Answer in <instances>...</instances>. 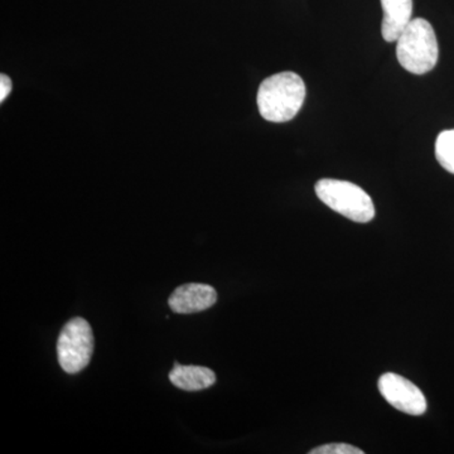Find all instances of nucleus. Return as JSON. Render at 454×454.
<instances>
[{
	"label": "nucleus",
	"mask_w": 454,
	"mask_h": 454,
	"mask_svg": "<svg viewBox=\"0 0 454 454\" xmlns=\"http://www.w3.org/2000/svg\"><path fill=\"white\" fill-rule=\"evenodd\" d=\"M310 454H364L360 448L351 446L346 443L325 444V446L317 447L310 450Z\"/></svg>",
	"instance_id": "9d476101"
},
{
	"label": "nucleus",
	"mask_w": 454,
	"mask_h": 454,
	"mask_svg": "<svg viewBox=\"0 0 454 454\" xmlns=\"http://www.w3.org/2000/svg\"><path fill=\"white\" fill-rule=\"evenodd\" d=\"M12 80L9 79L7 74H0V101H4L12 91Z\"/></svg>",
	"instance_id": "9b49d317"
},
{
	"label": "nucleus",
	"mask_w": 454,
	"mask_h": 454,
	"mask_svg": "<svg viewBox=\"0 0 454 454\" xmlns=\"http://www.w3.org/2000/svg\"><path fill=\"white\" fill-rule=\"evenodd\" d=\"M217 301V293L207 284L188 283L178 286L168 300L169 309L179 315L202 312Z\"/></svg>",
	"instance_id": "423d86ee"
},
{
	"label": "nucleus",
	"mask_w": 454,
	"mask_h": 454,
	"mask_svg": "<svg viewBox=\"0 0 454 454\" xmlns=\"http://www.w3.org/2000/svg\"><path fill=\"white\" fill-rule=\"evenodd\" d=\"M169 380L178 389L200 391L212 387L216 382V375L208 367L184 366L176 361L175 367L169 372Z\"/></svg>",
	"instance_id": "6e6552de"
},
{
	"label": "nucleus",
	"mask_w": 454,
	"mask_h": 454,
	"mask_svg": "<svg viewBox=\"0 0 454 454\" xmlns=\"http://www.w3.org/2000/svg\"><path fill=\"white\" fill-rule=\"evenodd\" d=\"M316 195L331 210L358 223H370L375 217L372 197L357 184L340 179L324 178L316 184Z\"/></svg>",
	"instance_id": "7ed1b4c3"
},
{
	"label": "nucleus",
	"mask_w": 454,
	"mask_h": 454,
	"mask_svg": "<svg viewBox=\"0 0 454 454\" xmlns=\"http://www.w3.org/2000/svg\"><path fill=\"white\" fill-rule=\"evenodd\" d=\"M306 92L300 74L289 71L273 74L259 88L256 101L260 115L271 122L292 121L303 106Z\"/></svg>",
	"instance_id": "f257e3e1"
},
{
	"label": "nucleus",
	"mask_w": 454,
	"mask_h": 454,
	"mask_svg": "<svg viewBox=\"0 0 454 454\" xmlns=\"http://www.w3.org/2000/svg\"><path fill=\"white\" fill-rule=\"evenodd\" d=\"M384 18L381 33L387 42H396L413 16V0H381Z\"/></svg>",
	"instance_id": "0eeeda50"
},
{
	"label": "nucleus",
	"mask_w": 454,
	"mask_h": 454,
	"mask_svg": "<svg viewBox=\"0 0 454 454\" xmlns=\"http://www.w3.org/2000/svg\"><path fill=\"white\" fill-rule=\"evenodd\" d=\"M379 390L384 399L403 413L419 417L427 411L426 396L417 385L396 373H384L379 379Z\"/></svg>",
	"instance_id": "39448f33"
},
{
	"label": "nucleus",
	"mask_w": 454,
	"mask_h": 454,
	"mask_svg": "<svg viewBox=\"0 0 454 454\" xmlns=\"http://www.w3.org/2000/svg\"><path fill=\"white\" fill-rule=\"evenodd\" d=\"M437 35L427 20H411L396 41V57L399 64L414 74L432 71L438 62Z\"/></svg>",
	"instance_id": "f03ea898"
},
{
	"label": "nucleus",
	"mask_w": 454,
	"mask_h": 454,
	"mask_svg": "<svg viewBox=\"0 0 454 454\" xmlns=\"http://www.w3.org/2000/svg\"><path fill=\"white\" fill-rule=\"evenodd\" d=\"M435 157L444 169L454 175V129L439 134L435 140Z\"/></svg>",
	"instance_id": "1a4fd4ad"
},
{
	"label": "nucleus",
	"mask_w": 454,
	"mask_h": 454,
	"mask_svg": "<svg viewBox=\"0 0 454 454\" xmlns=\"http://www.w3.org/2000/svg\"><path fill=\"white\" fill-rule=\"evenodd\" d=\"M91 325L82 317H74L62 328L57 340V357L62 370L77 373L85 369L94 354Z\"/></svg>",
	"instance_id": "20e7f679"
}]
</instances>
